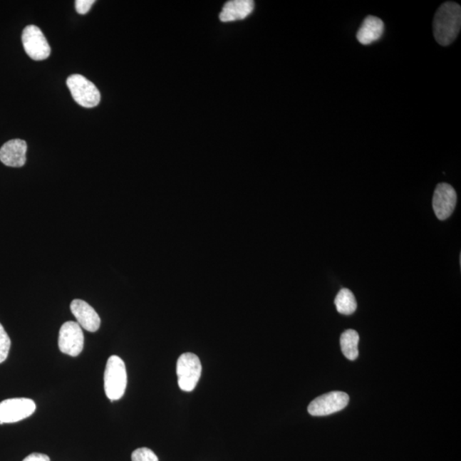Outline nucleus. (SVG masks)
I'll return each mask as SVG.
<instances>
[{"mask_svg":"<svg viewBox=\"0 0 461 461\" xmlns=\"http://www.w3.org/2000/svg\"><path fill=\"white\" fill-rule=\"evenodd\" d=\"M461 27V8L455 2L442 4L435 14L434 36L438 44L450 46L457 38Z\"/></svg>","mask_w":461,"mask_h":461,"instance_id":"f257e3e1","label":"nucleus"},{"mask_svg":"<svg viewBox=\"0 0 461 461\" xmlns=\"http://www.w3.org/2000/svg\"><path fill=\"white\" fill-rule=\"evenodd\" d=\"M105 391L112 402L123 398L128 385L126 366L122 358L112 356L107 361L105 371Z\"/></svg>","mask_w":461,"mask_h":461,"instance_id":"f03ea898","label":"nucleus"},{"mask_svg":"<svg viewBox=\"0 0 461 461\" xmlns=\"http://www.w3.org/2000/svg\"><path fill=\"white\" fill-rule=\"evenodd\" d=\"M67 86L75 101L84 108H94L99 105L101 95L91 81L81 75H72L67 79Z\"/></svg>","mask_w":461,"mask_h":461,"instance_id":"7ed1b4c3","label":"nucleus"},{"mask_svg":"<svg viewBox=\"0 0 461 461\" xmlns=\"http://www.w3.org/2000/svg\"><path fill=\"white\" fill-rule=\"evenodd\" d=\"M176 373L180 390L192 391L201 377L202 365L200 358L192 353H185L179 357Z\"/></svg>","mask_w":461,"mask_h":461,"instance_id":"20e7f679","label":"nucleus"},{"mask_svg":"<svg viewBox=\"0 0 461 461\" xmlns=\"http://www.w3.org/2000/svg\"><path fill=\"white\" fill-rule=\"evenodd\" d=\"M24 48L30 58L36 61H42L48 58L51 54V47L44 33L37 26L29 25L24 29L23 36Z\"/></svg>","mask_w":461,"mask_h":461,"instance_id":"39448f33","label":"nucleus"},{"mask_svg":"<svg viewBox=\"0 0 461 461\" xmlns=\"http://www.w3.org/2000/svg\"><path fill=\"white\" fill-rule=\"evenodd\" d=\"M36 410V405L29 398H11L0 403V425L16 423L27 419Z\"/></svg>","mask_w":461,"mask_h":461,"instance_id":"423d86ee","label":"nucleus"},{"mask_svg":"<svg viewBox=\"0 0 461 461\" xmlns=\"http://www.w3.org/2000/svg\"><path fill=\"white\" fill-rule=\"evenodd\" d=\"M58 347L63 354L78 356L83 351L84 334L78 323H64L59 331Z\"/></svg>","mask_w":461,"mask_h":461,"instance_id":"0eeeda50","label":"nucleus"},{"mask_svg":"<svg viewBox=\"0 0 461 461\" xmlns=\"http://www.w3.org/2000/svg\"><path fill=\"white\" fill-rule=\"evenodd\" d=\"M350 398L342 391H333L318 396L309 404L308 411L313 416H326L343 410Z\"/></svg>","mask_w":461,"mask_h":461,"instance_id":"6e6552de","label":"nucleus"},{"mask_svg":"<svg viewBox=\"0 0 461 461\" xmlns=\"http://www.w3.org/2000/svg\"><path fill=\"white\" fill-rule=\"evenodd\" d=\"M457 202V194L450 185L441 183L437 185L433 196V209L436 217L440 221L451 217Z\"/></svg>","mask_w":461,"mask_h":461,"instance_id":"1a4fd4ad","label":"nucleus"},{"mask_svg":"<svg viewBox=\"0 0 461 461\" xmlns=\"http://www.w3.org/2000/svg\"><path fill=\"white\" fill-rule=\"evenodd\" d=\"M71 310L77 323L90 333H95L101 324L100 317L91 305L81 299H75L71 304Z\"/></svg>","mask_w":461,"mask_h":461,"instance_id":"9d476101","label":"nucleus"},{"mask_svg":"<svg viewBox=\"0 0 461 461\" xmlns=\"http://www.w3.org/2000/svg\"><path fill=\"white\" fill-rule=\"evenodd\" d=\"M27 143L23 140H9L0 149V161L8 167H23L27 160Z\"/></svg>","mask_w":461,"mask_h":461,"instance_id":"9b49d317","label":"nucleus"},{"mask_svg":"<svg viewBox=\"0 0 461 461\" xmlns=\"http://www.w3.org/2000/svg\"><path fill=\"white\" fill-rule=\"evenodd\" d=\"M385 30L383 21L377 16H368L366 17L357 32V40L364 46L372 44L380 38Z\"/></svg>","mask_w":461,"mask_h":461,"instance_id":"f8f14e48","label":"nucleus"},{"mask_svg":"<svg viewBox=\"0 0 461 461\" xmlns=\"http://www.w3.org/2000/svg\"><path fill=\"white\" fill-rule=\"evenodd\" d=\"M255 4L251 0H232L224 6L219 19L223 23L243 20L252 14Z\"/></svg>","mask_w":461,"mask_h":461,"instance_id":"ddd939ff","label":"nucleus"},{"mask_svg":"<svg viewBox=\"0 0 461 461\" xmlns=\"http://www.w3.org/2000/svg\"><path fill=\"white\" fill-rule=\"evenodd\" d=\"M359 334L355 330H347L340 338V344L344 356L350 361H355L359 356Z\"/></svg>","mask_w":461,"mask_h":461,"instance_id":"4468645a","label":"nucleus"},{"mask_svg":"<svg viewBox=\"0 0 461 461\" xmlns=\"http://www.w3.org/2000/svg\"><path fill=\"white\" fill-rule=\"evenodd\" d=\"M334 304L338 312L346 316H350L356 312L357 303L353 292L348 289H342L336 296Z\"/></svg>","mask_w":461,"mask_h":461,"instance_id":"2eb2a0df","label":"nucleus"},{"mask_svg":"<svg viewBox=\"0 0 461 461\" xmlns=\"http://www.w3.org/2000/svg\"><path fill=\"white\" fill-rule=\"evenodd\" d=\"M11 346V338L9 337L6 331L4 330L1 323H0V364L7 359Z\"/></svg>","mask_w":461,"mask_h":461,"instance_id":"dca6fc26","label":"nucleus"},{"mask_svg":"<svg viewBox=\"0 0 461 461\" xmlns=\"http://www.w3.org/2000/svg\"><path fill=\"white\" fill-rule=\"evenodd\" d=\"M132 461H158V458L152 450L140 447L133 452Z\"/></svg>","mask_w":461,"mask_h":461,"instance_id":"f3484780","label":"nucleus"},{"mask_svg":"<svg viewBox=\"0 0 461 461\" xmlns=\"http://www.w3.org/2000/svg\"><path fill=\"white\" fill-rule=\"evenodd\" d=\"M94 3L95 0H77L76 1V11L81 15L87 14Z\"/></svg>","mask_w":461,"mask_h":461,"instance_id":"a211bd4d","label":"nucleus"},{"mask_svg":"<svg viewBox=\"0 0 461 461\" xmlns=\"http://www.w3.org/2000/svg\"><path fill=\"white\" fill-rule=\"evenodd\" d=\"M23 461H51V460L46 455L33 453L27 456Z\"/></svg>","mask_w":461,"mask_h":461,"instance_id":"6ab92c4d","label":"nucleus"}]
</instances>
